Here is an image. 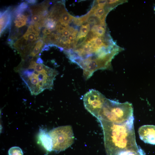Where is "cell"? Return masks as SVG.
<instances>
[{"label": "cell", "instance_id": "6da1fadb", "mask_svg": "<svg viewBox=\"0 0 155 155\" xmlns=\"http://www.w3.org/2000/svg\"><path fill=\"white\" fill-rule=\"evenodd\" d=\"M107 155H118L127 151L137 152L141 148L135 140L133 117L126 122L117 124L100 119Z\"/></svg>", "mask_w": 155, "mask_h": 155}, {"label": "cell", "instance_id": "7a4b0ae2", "mask_svg": "<svg viewBox=\"0 0 155 155\" xmlns=\"http://www.w3.org/2000/svg\"><path fill=\"white\" fill-rule=\"evenodd\" d=\"M28 88L32 95H36L46 89L51 90L58 73L43 64L33 60H22L14 69Z\"/></svg>", "mask_w": 155, "mask_h": 155}, {"label": "cell", "instance_id": "3957f363", "mask_svg": "<svg viewBox=\"0 0 155 155\" xmlns=\"http://www.w3.org/2000/svg\"><path fill=\"white\" fill-rule=\"evenodd\" d=\"M133 117L131 103H120L106 98L99 114L98 118L117 124L123 123Z\"/></svg>", "mask_w": 155, "mask_h": 155}, {"label": "cell", "instance_id": "277c9868", "mask_svg": "<svg viewBox=\"0 0 155 155\" xmlns=\"http://www.w3.org/2000/svg\"><path fill=\"white\" fill-rule=\"evenodd\" d=\"M48 133L52 140L53 151L64 150L73 143L74 136L70 125L59 126L53 129Z\"/></svg>", "mask_w": 155, "mask_h": 155}, {"label": "cell", "instance_id": "5b68a950", "mask_svg": "<svg viewBox=\"0 0 155 155\" xmlns=\"http://www.w3.org/2000/svg\"><path fill=\"white\" fill-rule=\"evenodd\" d=\"M41 29L30 24L25 33L13 44V47L20 55H28L37 41L40 39Z\"/></svg>", "mask_w": 155, "mask_h": 155}, {"label": "cell", "instance_id": "8992f818", "mask_svg": "<svg viewBox=\"0 0 155 155\" xmlns=\"http://www.w3.org/2000/svg\"><path fill=\"white\" fill-rule=\"evenodd\" d=\"M106 98L98 91L91 89L83 96L84 105L86 109L98 119Z\"/></svg>", "mask_w": 155, "mask_h": 155}, {"label": "cell", "instance_id": "52a82bcc", "mask_svg": "<svg viewBox=\"0 0 155 155\" xmlns=\"http://www.w3.org/2000/svg\"><path fill=\"white\" fill-rule=\"evenodd\" d=\"M52 3V2L48 1H44L30 6L29 9L31 14L30 24L41 29L49 15L48 7Z\"/></svg>", "mask_w": 155, "mask_h": 155}, {"label": "cell", "instance_id": "ba28073f", "mask_svg": "<svg viewBox=\"0 0 155 155\" xmlns=\"http://www.w3.org/2000/svg\"><path fill=\"white\" fill-rule=\"evenodd\" d=\"M138 133L140 139L145 143L155 145V126L146 125L140 127Z\"/></svg>", "mask_w": 155, "mask_h": 155}, {"label": "cell", "instance_id": "9c48e42d", "mask_svg": "<svg viewBox=\"0 0 155 155\" xmlns=\"http://www.w3.org/2000/svg\"><path fill=\"white\" fill-rule=\"evenodd\" d=\"M38 143L41 145L46 150L51 152L53 149L52 138L48 134L46 129L40 127L38 135Z\"/></svg>", "mask_w": 155, "mask_h": 155}, {"label": "cell", "instance_id": "30bf717a", "mask_svg": "<svg viewBox=\"0 0 155 155\" xmlns=\"http://www.w3.org/2000/svg\"><path fill=\"white\" fill-rule=\"evenodd\" d=\"M12 13L10 7L0 11V36L10 28L12 20Z\"/></svg>", "mask_w": 155, "mask_h": 155}, {"label": "cell", "instance_id": "8fae6325", "mask_svg": "<svg viewBox=\"0 0 155 155\" xmlns=\"http://www.w3.org/2000/svg\"><path fill=\"white\" fill-rule=\"evenodd\" d=\"M44 44V42L42 39H40L36 43L33 49L27 57H30L34 58L37 56L41 50H42Z\"/></svg>", "mask_w": 155, "mask_h": 155}, {"label": "cell", "instance_id": "7c38bea8", "mask_svg": "<svg viewBox=\"0 0 155 155\" xmlns=\"http://www.w3.org/2000/svg\"><path fill=\"white\" fill-rule=\"evenodd\" d=\"M81 27L79 33L77 36L75 41L79 39L84 38L88 34L90 29V24L86 22L83 23Z\"/></svg>", "mask_w": 155, "mask_h": 155}, {"label": "cell", "instance_id": "4fadbf2b", "mask_svg": "<svg viewBox=\"0 0 155 155\" xmlns=\"http://www.w3.org/2000/svg\"><path fill=\"white\" fill-rule=\"evenodd\" d=\"M9 155H23L21 149L17 146H14L10 148L8 150Z\"/></svg>", "mask_w": 155, "mask_h": 155}, {"label": "cell", "instance_id": "5bb4252c", "mask_svg": "<svg viewBox=\"0 0 155 155\" xmlns=\"http://www.w3.org/2000/svg\"><path fill=\"white\" fill-rule=\"evenodd\" d=\"M118 155H145L143 150L141 148L137 152L128 151L119 153Z\"/></svg>", "mask_w": 155, "mask_h": 155}, {"label": "cell", "instance_id": "9a60e30c", "mask_svg": "<svg viewBox=\"0 0 155 155\" xmlns=\"http://www.w3.org/2000/svg\"><path fill=\"white\" fill-rule=\"evenodd\" d=\"M28 4L26 2H22L14 9L15 11L18 12L25 11L27 10L29 8Z\"/></svg>", "mask_w": 155, "mask_h": 155}, {"label": "cell", "instance_id": "2e32d148", "mask_svg": "<svg viewBox=\"0 0 155 155\" xmlns=\"http://www.w3.org/2000/svg\"><path fill=\"white\" fill-rule=\"evenodd\" d=\"M107 0H97L96 1L97 5L99 7H104L106 3Z\"/></svg>", "mask_w": 155, "mask_h": 155}, {"label": "cell", "instance_id": "e0dca14e", "mask_svg": "<svg viewBox=\"0 0 155 155\" xmlns=\"http://www.w3.org/2000/svg\"><path fill=\"white\" fill-rule=\"evenodd\" d=\"M26 1L28 4H30L32 5L36 4L37 2V1L35 0H26Z\"/></svg>", "mask_w": 155, "mask_h": 155}, {"label": "cell", "instance_id": "ac0fdd59", "mask_svg": "<svg viewBox=\"0 0 155 155\" xmlns=\"http://www.w3.org/2000/svg\"><path fill=\"white\" fill-rule=\"evenodd\" d=\"M50 49L49 46L47 44H45L43 46L42 50L41 51V52L43 51H48Z\"/></svg>", "mask_w": 155, "mask_h": 155}, {"label": "cell", "instance_id": "d6986e66", "mask_svg": "<svg viewBox=\"0 0 155 155\" xmlns=\"http://www.w3.org/2000/svg\"><path fill=\"white\" fill-rule=\"evenodd\" d=\"M36 63L38 64H43L44 63L43 61L40 57L38 58L36 60Z\"/></svg>", "mask_w": 155, "mask_h": 155}]
</instances>
